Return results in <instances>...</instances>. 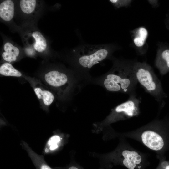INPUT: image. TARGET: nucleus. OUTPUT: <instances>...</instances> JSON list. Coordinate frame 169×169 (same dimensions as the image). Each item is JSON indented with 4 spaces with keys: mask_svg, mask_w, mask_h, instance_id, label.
<instances>
[{
    "mask_svg": "<svg viewBox=\"0 0 169 169\" xmlns=\"http://www.w3.org/2000/svg\"><path fill=\"white\" fill-rule=\"evenodd\" d=\"M133 65L123 61H115L112 69L105 76L103 84L105 89L110 92L123 93L129 96L136 95L138 82Z\"/></svg>",
    "mask_w": 169,
    "mask_h": 169,
    "instance_id": "obj_1",
    "label": "nucleus"
},
{
    "mask_svg": "<svg viewBox=\"0 0 169 169\" xmlns=\"http://www.w3.org/2000/svg\"><path fill=\"white\" fill-rule=\"evenodd\" d=\"M114 49L109 44H80L72 50L74 62L76 68L88 70L110 57Z\"/></svg>",
    "mask_w": 169,
    "mask_h": 169,
    "instance_id": "obj_2",
    "label": "nucleus"
},
{
    "mask_svg": "<svg viewBox=\"0 0 169 169\" xmlns=\"http://www.w3.org/2000/svg\"><path fill=\"white\" fill-rule=\"evenodd\" d=\"M133 70L138 83L154 98L160 107H163L167 95L151 67L145 62H136L133 63Z\"/></svg>",
    "mask_w": 169,
    "mask_h": 169,
    "instance_id": "obj_3",
    "label": "nucleus"
},
{
    "mask_svg": "<svg viewBox=\"0 0 169 169\" xmlns=\"http://www.w3.org/2000/svg\"><path fill=\"white\" fill-rule=\"evenodd\" d=\"M141 99L136 95L129 96L127 100L116 106L113 110L114 118L128 119L137 116L140 113Z\"/></svg>",
    "mask_w": 169,
    "mask_h": 169,
    "instance_id": "obj_4",
    "label": "nucleus"
},
{
    "mask_svg": "<svg viewBox=\"0 0 169 169\" xmlns=\"http://www.w3.org/2000/svg\"><path fill=\"white\" fill-rule=\"evenodd\" d=\"M44 79L49 85L58 90H64L69 84L67 75L58 70H52L46 73Z\"/></svg>",
    "mask_w": 169,
    "mask_h": 169,
    "instance_id": "obj_5",
    "label": "nucleus"
},
{
    "mask_svg": "<svg viewBox=\"0 0 169 169\" xmlns=\"http://www.w3.org/2000/svg\"><path fill=\"white\" fill-rule=\"evenodd\" d=\"M141 139L144 145L152 150H160L164 145L162 137L153 131L148 130L144 131L141 134Z\"/></svg>",
    "mask_w": 169,
    "mask_h": 169,
    "instance_id": "obj_6",
    "label": "nucleus"
},
{
    "mask_svg": "<svg viewBox=\"0 0 169 169\" xmlns=\"http://www.w3.org/2000/svg\"><path fill=\"white\" fill-rule=\"evenodd\" d=\"M122 163L128 169H143L144 163L142 158L135 151L125 150L122 152Z\"/></svg>",
    "mask_w": 169,
    "mask_h": 169,
    "instance_id": "obj_7",
    "label": "nucleus"
},
{
    "mask_svg": "<svg viewBox=\"0 0 169 169\" xmlns=\"http://www.w3.org/2000/svg\"><path fill=\"white\" fill-rule=\"evenodd\" d=\"M155 65L161 75L169 72V49H162L158 52Z\"/></svg>",
    "mask_w": 169,
    "mask_h": 169,
    "instance_id": "obj_8",
    "label": "nucleus"
},
{
    "mask_svg": "<svg viewBox=\"0 0 169 169\" xmlns=\"http://www.w3.org/2000/svg\"><path fill=\"white\" fill-rule=\"evenodd\" d=\"M34 90L38 98L46 106H49L53 102L54 96L48 90L41 85H36Z\"/></svg>",
    "mask_w": 169,
    "mask_h": 169,
    "instance_id": "obj_9",
    "label": "nucleus"
},
{
    "mask_svg": "<svg viewBox=\"0 0 169 169\" xmlns=\"http://www.w3.org/2000/svg\"><path fill=\"white\" fill-rule=\"evenodd\" d=\"M14 4L11 0H5L0 5V17L6 21H10L14 15Z\"/></svg>",
    "mask_w": 169,
    "mask_h": 169,
    "instance_id": "obj_10",
    "label": "nucleus"
},
{
    "mask_svg": "<svg viewBox=\"0 0 169 169\" xmlns=\"http://www.w3.org/2000/svg\"><path fill=\"white\" fill-rule=\"evenodd\" d=\"M4 51L2 54L3 60L8 63L15 61L19 54V49L12 44L6 42L3 46Z\"/></svg>",
    "mask_w": 169,
    "mask_h": 169,
    "instance_id": "obj_11",
    "label": "nucleus"
},
{
    "mask_svg": "<svg viewBox=\"0 0 169 169\" xmlns=\"http://www.w3.org/2000/svg\"><path fill=\"white\" fill-rule=\"evenodd\" d=\"M32 36L35 40L34 45V49L39 53L44 51L47 46V42L41 33L39 31H36L33 33Z\"/></svg>",
    "mask_w": 169,
    "mask_h": 169,
    "instance_id": "obj_12",
    "label": "nucleus"
},
{
    "mask_svg": "<svg viewBox=\"0 0 169 169\" xmlns=\"http://www.w3.org/2000/svg\"><path fill=\"white\" fill-rule=\"evenodd\" d=\"M0 74L1 75L6 76L20 77L22 75L21 72L8 62L3 63L0 66Z\"/></svg>",
    "mask_w": 169,
    "mask_h": 169,
    "instance_id": "obj_13",
    "label": "nucleus"
},
{
    "mask_svg": "<svg viewBox=\"0 0 169 169\" xmlns=\"http://www.w3.org/2000/svg\"><path fill=\"white\" fill-rule=\"evenodd\" d=\"M136 31L133 42L136 46L141 47L145 44L147 37L148 31L146 28L142 27L138 28Z\"/></svg>",
    "mask_w": 169,
    "mask_h": 169,
    "instance_id": "obj_14",
    "label": "nucleus"
},
{
    "mask_svg": "<svg viewBox=\"0 0 169 169\" xmlns=\"http://www.w3.org/2000/svg\"><path fill=\"white\" fill-rule=\"evenodd\" d=\"M36 1L35 0H21L20 6L21 10L24 13L30 14L34 11Z\"/></svg>",
    "mask_w": 169,
    "mask_h": 169,
    "instance_id": "obj_15",
    "label": "nucleus"
},
{
    "mask_svg": "<svg viewBox=\"0 0 169 169\" xmlns=\"http://www.w3.org/2000/svg\"><path fill=\"white\" fill-rule=\"evenodd\" d=\"M60 141V137L58 136L55 135L51 137L48 142V144L50 146L49 149L50 150H53L57 148V144Z\"/></svg>",
    "mask_w": 169,
    "mask_h": 169,
    "instance_id": "obj_16",
    "label": "nucleus"
},
{
    "mask_svg": "<svg viewBox=\"0 0 169 169\" xmlns=\"http://www.w3.org/2000/svg\"><path fill=\"white\" fill-rule=\"evenodd\" d=\"M114 5L116 7H120L127 4L130 1L127 0H110Z\"/></svg>",
    "mask_w": 169,
    "mask_h": 169,
    "instance_id": "obj_17",
    "label": "nucleus"
},
{
    "mask_svg": "<svg viewBox=\"0 0 169 169\" xmlns=\"http://www.w3.org/2000/svg\"><path fill=\"white\" fill-rule=\"evenodd\" d=\"M158 169H169V164L166 162H163L161 165L160 167Z\"/></svg>",
    "mask_w": 169,
    "mask_h": 169,
    "instance_id": "obj_18",
    "label": "nucleus"
},
{
    "mask_svg": "<svg viewBox=\"0 0 169 169\" xmlns=\"http://www.w3.org/2000/svg\"><path fill=\"white\" fill-rule=\"evenodd\" d=\"M41 169H52L51 167H50L48 165L43 164L42 165Z\"/></svg>",
    "mask_w": 169,
    "mask_h": 169,
    "instance_id": "obj_19",
    "label": "nucleus"
},
{
    "mask_svg": "<svg viewBox=\"0 0 169 169\" xmlns=\"http://www.w3.org/2000/svg\"><path fill=\"white\" fill-rule=\"evenodd\" d=\"M68 169H79L77 167H76L75 166H71L69 167Z\"/></svg>",
    "mask_w": 169,
    "mask_h": 169,
    "instance_id": "obj_20",
    "label": "nucleus"
}]
</instances>
